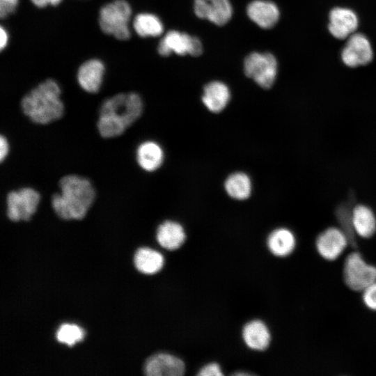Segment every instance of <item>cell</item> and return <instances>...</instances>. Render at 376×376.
I'll list each match as a JSON object with an SVG mask.
<instances>
[{
	"instance_id": "31",
	"label": "cell",
	"mask_w": 376,
	"mask_h": 376,
	"mask_svg": "<svg viewBox=\"0 0 376 376\" xmlns=\"http://www.w3.org/2000/svg\"><path fill=\"white\" fill-rule=\"evenodd\" d=\"M62 0H31V3L38 8H44L49 5L56 6Z\"/></svg>"
},
{
	"instance_id": "22",
	"label": "cell",
	"mask_w": 376,
	"mask_h": 376,
	"mask_svg": "<svg viewBox=\"0 0 376 376\" xmlns=\"http://www.w3.org/2000/svg\"><path fill=\"white\" fill-rule=\"evenodd\" d=\"M224 188L230 197L242 201L250 196L252 191V183L247 174L243 172H235L226 178Z\"/></svg>"
},
{
	"instance_id": "5",
	"label": "cell",
	"mask_w": 376,
	"mask_h": 376,
	"mask_svg": "<svg viewBox=\"0 0 376 376\" xmlns=\"http://www.w3.org/2000/svg\"><path fill=\"white\" fill-rule=\"evenodd\" d=\"M343 279L350 290L361 292L376 281V266L367 263L359 251H352L344 260Z\"/></svg>"
},
{
	"instance_id": "15",
	"label": "cell",
	"mask_w": 376,
	"mask_h": 376,
	"mask_svg": "<svg viewBox=\"0 0 376 376\" xmlns=\"http://www.w3.org/2000/svg\"><path fill=\"white\" fill-rule=\"evenodd\" d=\"M249 17L263 29L273 27L279 19V10L275 3L269 1L256 0L247 7Z\"/></svg>"
},
{
	"instance_id": "13",
	"label": "cell",
	"mask_w": 376,
	"mask_h": 376,
	"mask_svg": "<svg viewBox=\"0 0 376 376\" xmlns=\"http://www.w3.org/2000/svg\"><path fill=\"white\" fill-rule=\"evenodd\" d=\"M358 24V17L351 9L338 7L329 13V31L338 39L350 37L357 29Z\"/></svg>"
},
{
	"instance_id": "7",
	"label": "cell",
	"mask_w": 376,
	"mask_h": 376,
	"mask_svg": "<svg viewBox=\"0 0 376 376\" xmlns=\"http://www.w3.org/2000/svg\"><path fill=\"white\" fill-rule=\"evenodd\" d=\"M40 201V194L33 188L10 191L6 199L7 216L13 221H27L37 210Z\"/></svg>"
},
{
	"instance_id": "26",
	"label": "cell",
	"mask_w": 376,
	"mask_h": 376,
	"mask_svg": "<svg viewBox=\"0 0 376 376\" xmlns=\"http://www.w3.org/2000/svg\"><path fill=\"white\" fill-rule=\"evenodd\" d=\"M83 330L76 324H63L56 331V337L58 341L69 346L83 338Z\"/></svg>"
},
{
	"instance_id": "25",
	"label": "cell",
	"mask_w": 376,
	"mask_h": 376,
	"mask_svg": "<svg viewBox=\"0 0 376 376\" xmlns=\"http://www.w3.org/2000/svg\"><path fill=\"white\" fill-rule=\"evenodd\" d=\"M351 201L342 203L336 209V216L341 229L347 235L350 244H355V233L352 223V209H350Z\"/></svg>"
},
{
	"instance_id": "8",
	"label": "cell",
	"mask_w": 376,
	"mask_h": 376,
	"mask_svg": "<svg viewBox=\"0 0 376 376\" xmlns=\"http://www.w3.org/2000/svg\"><path fill=\"white\" fill-rule=\"evenodd\" d=\"M350 244L345 232L335 226L328 227L317 236L315 247L319 256L325 260L334 261Z\"/></svg>"
},
{
	"instance_id": "10",
	"label": "cell",
	"mask_w": 376,
	"mask_h": 376,
	"mask_svg": "<svg viewBox=\"0 0 376 376\" xmlns=\"http://www.w3.org/2000/svg\"><path fill=\"white\" fill-rule=\"evenodd\" d=\"M373 58V51L368 39L361 33L352 34L342 50L344 64L355 68L369 63Z\"/></svg>"
},
{
	"instance_id": "28",
	"label": "cell",
	"mask_w": 376,
	"mask_h": 376,
	"mask_svg": "<svg viewBox=\"0 0 376 376\" xmlns=\"http://www.w3.org/2000/svg\"><path fill=\"white\" fill-rule=\"evenodd\" d=\"M19 0H0V17H7L13 13L17 8Z\"/></svg>"
},
{
	"instance_id": "19",
	"label": "cell",
	"mask_w": 376,
	"mask_h": 376,
	"mask_svg": "<svg viewBox=\"0 0 376 376\" xmlns=\"http://www.w3.org/2000/svg\"><path fill=\"white\" fill-rule=\"evenodd\" d=\"M297 244L295 234L288 228H279L268 236L267 246L274 256L285 257L291 254Z\"/></svg>"
},
{
	"instance_id": "9",
	"label": "cell",
	"mask_w": 376,
	"mask_h": 376,
	"mask_svg": "<svg viewBox=\"0 0 376 376\" xmlns=\"http://www.w3.org/2000/svg\"><path fill=\"white\" fill-rule=\"evenodd\" d=\"M202 52V44L198 38L177 31H169L158 45V52L164 56L173 52L178 55L189 54L197 56L201 54Z\"/></svg>"
},
{
	"instance_id": "30",
	"label": "cell",
	"mask_w": 376,
	"mask_h": 376,
	"mask_svg": "<svg viewBox=\"0 0 376 376\" xmlns=\"http://www.w3.org/2000/svg\"><path fill=\"white\" fill-rule=\"evenodd\" d=\"M9 152L8 141L3 135L0 136V160L3 162Z\"/></svg>"
},
{
	"instance_id": "18",
	"label": "cell",
	"mask_w": 376,
	"mask_h": 376,
	"mask_svg": "<svg viewBox=\"0 0 376 376\" xmlns=\"http://www.w3.org/2000/svg\"><path fill=\"white\" fill-rule=\"evenodd\" d=\"M352 223L356 235L364 239L376 233V216L368 205L358 204L352 210Z\"/></svg>"
},
{
	"instance_id": "16",
	"label": "cell",
	"mask_w": 376,
	"mask_h": 376,
	"mask_svg": "<svg viewBox=\"0 0 376 376\" xmlns=\"http://www.w3.org/2000/svg\"><path fill=\"white\" fill-rule=\"evenodd\" d=\"M230 99V90L223 82L211 81L204 87L202 102L212 113L222 111L226 107Z\"/></svg>"
},
{
	"instance_id": "1",
	"label": "cell",
	"mask_w": 376,
	"mask_h": 376,
	"mask_svg": "<svg viewBox=\"0 0 376 376\" xmlns=\"http://www.w3.org/2000/svg\"><path fill=\"white\" fill-rule=\"evenodd\" d=\"M143 100L136 93H118L101 104L97 122L98 132L105 139L121 135L141 115Z\"/></svg>"
},
{
	"instance_id": "3",
	"label": "cell",
	"mask_w": 376,
	"mask_h": 376,
	"mask_svg": "<svg viewBox=\"0 0 376 376\" xmlns=\"http://www.w3.org/2000/svg\"><path fill=\"white\" fill-rule=\"evenodd\" d=\"M58 83L46 79L25 95L21 101L23 113L34 123L46 125L61 118L64 104Z\"/></svg>"
},
{
	"instance_id": "4",
	"label": "cell",
	"mask_w": 376,
	"mask_h": 376,
	"mask_svg": "<svg viewBox=\"0 0 376 376\" xmlns=\"http://www.w3.org/2000/svg\"><path fill=\"white\" fill-rule=\"evenodd\" d=\"M132 8L125 0H114L102 6L99 14L102 31L120 40H127L131 35L129 22Z\"/></svg>"
},
{
	"instance_id": "2",
	"label": "cell",
	"mask_w": 376,
	"mask_h": 376,
	"mask_svg": "<svg viewBox=\"0 0 376 376\" xmlns=\"http://www.w3.org/2000/svg\"><path fill=\"white\" fill-rule=\"evenodd\" d=\"M58 187V193H55L51 199L56 215L65 220L84 217L95 198L91 182L80 175H67L61 178Z\"/></svg>"
},
{
	"instance_id": "23",
	"label": "cell",
	"mask_w": 376,
	"mask_h": 376,
	"mask_svg": "<svg viewBox=\"0 0 376 376\" xmlns=\"http://www.w3.org/2000/svg\"><path fill=\"white\" fill-rule=\"evenodd\" d=\"M136 268L146 274H152L159 271L164 265L162 255L149 248L139 249L134 258Z\"/></svg>"
},
{
	"instance_id": "11",
	"label": "cell",
	"mask_w": 376,
	"mask_h": 376,
	"mask_svg": "<svg viewBox=\"0 0 376 376\" xmlns=\"http://www.w3.org/2000/svg\"><path fill=\"white\" fill-rule=\"evenodd\" d=\"M183 361L169 354L159 353L149 357L144 366L148 376H180L185 373Z\"/></svg>"
},
{
	"instance_id": "24",
	"label": "cell",
	"mask_w": 376,
	"mask_h": 376,
	"mask_svg": "<svg viewBox=\"0 0 376 376\" xmlns=\"http://www.w3.org/2000/svg\"><path fill=\"white\" fill-rule=\"evenodd\" d=\"M133 27L135 32L141 37H156L160 36L164 30L161 20L156 15L143 13L134 19Z\"/></svg>"
},
{
	"instance_id": "14",
	"label": "cell",
	"mask_w": 376,
	"mask_h": 376,
	"mask_svg": "<svg viewBox=\"0 0 376 376\" xmlns=\"http://www.w3.org/2000/svg\"><path fill=\"white\" fill-rule=\"evenodd\" d=\"M105 68L99 59L86 61L79 67L77 77L80 87L91 93H97L103 81Z\"/></svg>"
},
{
	"instance_id": "29",
	"label": "cell",
	"mask_w": 376,
	"mask_h": 376,
	"mask_svg": "<svg viewBox=\"0 0 376 376\" xmlns=\"http://www.w3.org/2000/svg\"><path fill=\"white\" fill-rule=\"evenodd\" d=\"M198 375L201 376H220L222 375L223 373L221 371L219 364L216 363H211L203 367L200 370Z\"/></svg>"
},
{
	"instance_id": "12",
	"label": "cell",
	"mask_w": 376,
	"mask_h": 376,
	"mask_svg": "<svg viewBox=\"0 0 376 376\" xmlns=\"http://www.w3.org/2000/svg\"><path fill=\"white\" fill-rule=\"evenodd\" d=\"M195 14L202 19L222 26L231 18L233 9L229 0H194Z\"/></svg>"
},
{
	"instance_id": "32",
	"label": "cell",
	"mask_w": 376,
	"mask_h": 376,
	"mask_svg": "<svg viewBox=\"0 0 376 376\" xmlns=\"http://www.w3.org/2000/svg\"><path fill=\"white\" fill-rule=\"evenodd\" d=\"M0 47L3 49L8 43V35L7 31L1 26L0 29Z\"/></svg>"
},
{
	"instance_id": "17",
	"label": "cell",
	"mask_w": 376,
	"mask_h": 376,
	"mask_svg": "<svg viewBox=\"0 0 376 376\" xmlns=\"http://www.w3.org/2000/svg\"><path fill=\"white\" fill-rule=\"evenodd\" d=\"M164 154L159 143L153 141H146L136 148V159L139 166L144 171L152 172L163 164Z\"/></svg>"
},
{
	"instance_id": "20",
	"label": "cell",
	"mask_w": 376,
	"mask_h": 376,
	"mask_svg": "<svg viewBox=\"0 0 376 376\" xmlns=\"http://www.w3.org/2000/svg\"><path fill=\"white\" fill-rule=\"evenodd\" d=\"M242 336L246 345L256 350L267 348L271 339L267 327L258 320L251 321L244 327Z\"/></svg>"
},
{
	"instance_id": "6",
	"label": "cell",
	"mask_w": 376,
	"mask_h": 376,
	"mask_svg": "<svg viewBox=\"0 0 376 376\" xmlns=\"http://www.w3.org/2000/svg\"><path fill=\"white\" fill-rule=\"evenodd\" d=\"M245 75L261 88L268 89L274 84L277 75V61L270 53L253 52L244 63Z\"/></svg>"
},
{
	"instance_id": "27",
	"label": "cell",
	"mask_w": 376,
	"mask_h": 376,
	"mask_svg": "<svg viewBox=\"0 0 376 376\" xmlns=\"http://www.w3.org/2000/svg\"><path fill=\"white\" fill-rule=\"evenodd\" d=\"M361 292L364 306L368 309L376 312V281L369 285Z\"/></svg>"
},
{
	"instance_id": "21",
	"label": "cell",
	"mask_w": 376,
	"mask_h": 376,
	"mask_svg": "<svg viewBox=\"0 0 376 376\" xmlns=\"http://www.w3.org/2000/svg\"><path fill=\"white\" fill-rule=\"evenodd\" d=\"M185 233L178 222L166 221L157 230V240L164 248L174 250L178 249L185 240Z\"/></svg>"
}]
</instances>
